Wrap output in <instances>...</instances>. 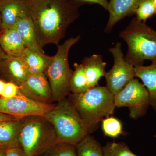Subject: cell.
I'll use <instances>...</instances> for the list:
<instances>
[{"mask_svg":"<svg viewBox=\"0 0 156 156\" xmlns=\"http://www.w3.org/2000/svg\"><path fill=\"white\" fill-rule=\"evenodd\" d=\"M40 47L59 45L83 5L75 0H26Z\"/></svg>","mask_w":156,"mask_h":156,"instance_id":"1","label":"cell"},{"mask_svg":"<svg viewBox=\"0 0 156 156\" xmlns=\"http://www.w3.org/2000/svg\"><path fill=\"white\" fill-rule=\"evenodd\" d=\"M92 132L104 118L113 114L114 95L106 86H97L80 94L70 93L67 97Z\"/></svg>","mask_w":156,"mask_h":156,"instance_id":"2","label":"cell"},{"mask_svg":"<svg viewBox=\"0 0 156 156\" xmlns=\"http://www.w3.org/2000/svg\"><path fill=\"white\" fill-rule=\"evenodd\" d=\"M119 36L128 46L124 56L127 62L134 67L143 65L146 60L156 64V31L145 22L134 17Z\"/></svg>","mask_w":156,"mask_h":156,"instance_id":"3","label":"cell"},{"mask_svg":"<svg viewBox=\"0 0 156 156\" xmlns=\"http://www.w3.org/2000/svg\"><path fill=\"white\" fill-rule=\"evenodd\" d=\"M20 147L27 156H38L58 142L56 130L45 116H29L21 119Z\"/></svg>","mask_w":156,"mask_h":156,"instance_id":"4","label":"cell"},{"mask_svg":"<svg viewBox=\"0 0 156 156\" xmlns=\"http://www.w3.org/2000/svg\"><path fill=\"white\" fill-rule=\"evenodd\" d=\"M45 117L55 128L58 142L76 146L91 133L67 98L56 103V106Z\"/></svg>","mask_w":156,"mask_h":156,"instance_id":"5","label":"cell"},{"mask_svg":"<svg viewBox=\"0 0 156 156\" xmlns=\"http://www.w3.org/2000/svg\"><path fill=\"white\" fill-rule=\"evenodd\" d=\"M80 39V35L72 37L58 45L57 52L52 56L45 72L55 103L65 99L71 93L70 80L73 70L69 63V54L72 47Z\"/></svg>","mask_w":156,"mask_h":156,"instance_id":"6","label":"cell"},{"mask_svg":"<svg viewBox=\"0 0 156 156\" xmlns=\"http://www.w3.org/2000/svg\"><path fill=\"white\" fill-rule=\"evenodd\" d=\"M114 102L116 108H128L130 118L134 120L145 115L150 105L146 88L135 78L114 95Z\"/></svg>","mask_w":156,"mask_h":156,"instance_id":"7","label":"cell"},{"mask_svg":"<svg viewBox=\"0 0 156 156\" xmlns=\"http://www.w3.org/2000/svg\"><path fill=\"white\" fill-rule=\"evenodd\" d=\"M109 52L113 57L114 64L104 77L107 87L115 95L136 77L135 67L125 60L122 44L120 42H117L114 47L110 48Z\"/></svg>","mask_w":156,"mask_h":156,"instance_id":"8","label":"cell"},{"mask_svg":"<svg viewBox=\"0 0 156 156\" xmlns=\"http://www.w3.org/2000/svg\"><path fill=\"white\" fill-rule=\"evenodd\" d=\"M56 105V103H39L26 97L11 98L0 97V112L12 116L18 119L29 116H45Z\"/></svg>","mask_w":156,"mask_h":156,"instance_id":"9","label":"cell"},{"mask_svg":"<svg viewBox=\"0 0 156 156\" xmlns=\"http://www.w3.org/2000/svg\"><path fill=\"white\" fill-rule=\"evenodd\" d=\"M19 87L23 95L30 100L39 103H54L50 83L45 73L30 74Z\"/></svg>","mask_w":156,"mask_h":156,"instance_id":"10","label":"cell"},{"mask_svg":"<svg viewBox=\"0 0 156 156\" xmlns=\"http://www.w3.org/2000/svg\"><path fill=\"white\" fill-rule=\"evenodd\" d=\"M30 75L21 57L8 56L0 65V79L19 86Z\"/></svg>","mask_w":156,"mask_h":156,"instance_id":"11","label":"cell"},{"mask_svg":"<svg viewBox=\"0 0 156 156\" xmlns=\"http://www.w3.org/2000/svg\"><path fill=\"white\" fill-rule=\"evenodd\" d=\"M141 0H110L107 11L109 16L104 29L105 33H110L117 23L135 14Z\"/></svg>","mask_w":156,"mask_h":156,"instance_id":"12","label":"cell"},{"mask_svg":"<svg viewBox=\"0 0 156 156\" xmlns=\"http://www.w3.org/2000/svg\"><path fill=\"white\" fill-rule=\"evenodd\" d=\"M2 28L14 27L20 18L29 16L26 1L0 0Z\"/></svg>","mask_w":156,"mask_h":156,"instance_id":"13","label":"cell"},{"mask_svg":"<svg viewBox=\"0 0 156 156\" xmlns=\"http://www.w3.org/2000/svg\"><path fill=\"white\" fill-rule=\"evenodd\" d=\"M0 46L9 56L21 57L26 48L25 43L15 27L3 29L0 32Z\"/></svg>","mask_w":156,"mask_h":156,"instance_id":"14","label":"cell"},{"mask_svg":"<svg viewBox=\"0 0 156 156\" xmlns=\"http://www.w3.org/2000/svg\"><path fill=\"white\" fill-rule=\"evenodd\" d=\"M21 124V119L0 122V150L7 151L20 147L19 136Z\"/></svg>","mask_w":156,"mask_h":156,"instance_id":"15","label":"cell"},{"mask_svg":"<svg viewBox=\"0 0 156 156\" xmlns=\"http://www.w3.org/2000/svg\"><path fill=\"white\" fill-rule=\"evenodd\" d=\"M81 64L85 70L90 87L98 86L99 80L105 76L106 72L105 69L107 63L103 61L102 55L94 54L85 57Z\"/></svg>","mask_w":156,"mask_h":156,"instance_id":"16","label":"cell"},{"mask_svg":"<svg viewBox=\"0 0 156 156\" xmlns=\"http://www.w3.org/2000/svg\"><path fill=\"white\" fill-rule=\"evenodd\" d=\"M136 77L142 81L148 93L150 105L156 112V64L135 67Z\"/></svg>","mask_w":156,"mask_h":156,"instance_id":"17","label":"cell"},{"mask_svg":"<svg viewBox=\"0 0 156 156\" xmlns=\"http://www.w3.org/2000/svg\"><path fill=\"white\" fill-rule=\"evenodd\" d=\"M14 27L22 37L26 48L33 51L44 53L39 45L33 23L29 16L20 18Z\"/></svg>","mask_w":156,"mask_h":156,"instance_id":"18","label":"cell"},{"mask_svg":"<svg viewBox=\"0 0 156 156\" xmlns=\"http://www.w3.org/2000/svg\"><path fill=\"white\" fill-rule=\"evenodd\" d=\"M30 74L45 73L52 56L26 48L21 56Z\"/></svg>","mask_w":156,"mask_h":156,"instance_id":"19","label":"cell"},{"mask_svg":"<svg viewBox=\"0 0 156 156\" xmlns=\"http://www.w3.org/2000/svg\"><path fill=\"white\" fill-rule=\"evenodd\" d=\"M74 70L73 71L70 80L71 93L80 94L91 88L82 64L74 63Z\"/></svg>","mask_w":156,"mask_h":156,"instance_id":"20","label":"cell"},{"mask_svg":"<svg viewBox=\"0 0 156 156\" xmlns=\"http://www.w3.org/2000/svg\"><path fill=\"white\" fill-rule=\"evenodd\" d=\"M76 149L77 156H104L101 144L90 134L78 143Z\"/></svg>","mask_w":156,"mask_h":156,"instance_id":"21","label":"cell"},{"mask_svg":"<svg viewBox=\"0 0 156 156\" xmlns=\"http://www.w3.org/2000/svg\"><path fill=\"white\" fill-rule=\"evenodd\" d=\"M102 149L104 156H139L134 153L123 142H107Z\"/></svg>","mask_w":156,"mask_h":156,"instance_id":"22","label":"cell"},{"mask_svg":"<svg viewBox=\"0 0 156 156\" xmlns=\"http://www.w3.org/2000/svg\"><path fill=\"white\" fill-rule=\"evenodd\" d=\"M134 15L140 21L145 23L156 15V6L154 0H141Z\"/></svg>","mask_w":156,"mask_h":156,"instance_id":"23","label":"cell"},{"mask_svg":"<svg viewBox=\"0 0 156 156\" xmlns=\"http://www.w3.org/2000/svg\"><path fill=\"white\" fill-rule=\"evenodd\" d=\"M102 128L105 135L117 137L123 134L122 125L119 120L113 117H108L102 120Z\"/></svg>","mask_w":156,"mask_h":156,"instance_id":"24","label":"cell"},{"mask_svg":"<svg viewBox=\"0 0 156 156\" xmlns=\"http://www.w3.org/2000/svg\"><path fill=\"white\" fill-rule=\"evenodd\" d=\"M38 156H77V155L76 145L58 142Z\"/></svg>","mask_w":156,"mask_h":156,"instance_id":"25","label":"cell"},{"mask_svg":"<svg viewBox=\"0 0 156 156\" xmlns=\"http://www.w3.org/2000/svg\"><path fill=\"white\" fill-rule=\"evenodd\" d=\"M26 97L20 91L19 86L10 82H6L5 89L1 98H11L15 97Z\"/></svg>","mask_w":156,"mask_h":156,"instance_id":"26","label":"cell"},{"mask_svg":"<svg viewBox=\"0 0 156 156\" xmlns=\"http://www.w3.org/2000/svg\"><path fill=\"white\" fill-rule=\"evenodd\" d=\"M75 1L81 3L83 5L85 4L98 5L101 6L106 11H107L108 8V0H75Z\"/></svg>","mask_w":156,"mask_h":156,"instance_id":"27","label":"cell"},{"mask_svg":"<svg viewBox=\"0 0 156 156\" xmlns=\"http://www.w3.org/2000/svg\"><path fill=\"white\" fill-rule=\"evenodd\" d=\"M6 156H27L20 147L9 149L6 151Z\"/></svg>","mask_w":156,"mask_h":156,"instance_id":"28","label":"cell"},{"mask_svg":"<svg viewBox=\"0 0 156 156\" xmlns=\"http://www.w3.org/2000/svg\"><path fill=\"white\" fill-rule=\"evenodd\" d=\"M15 119H17V118L12 116L10 115L0 112V122L7 121V120Z\"/></svg>","mask_w":156,"mask_h":156,"instance_id":"29","label":"cell"},{"mask_svg":"<svg viewBox=\"0 0 156 156\" xmlns=\"http://www.w3.org/2000/svg\"><path fill=\"white\" fill-rule=\"evenodd\" d=\"M8 57L7 54L5 53L0 46V65Z\"/></svg>","mask_w":156,"mask_h":156,"instance_id":"30","label":"cell"},{"mask_svg":"<svg viewBox=\"0 0 156 156\" xmlns=\"http://www.w3.org/2000/svg\"><path fill=\"white\" fill-rule=\"evenodd\" d=\"M5 81L0 79V96H1L2 94L4 89H5Z\"/></svg>","mask_w":156,"mask_h":156,"instance_id":"31","label":"cell"},{"mask_svg":"<svg viewBox=\"0 0 156 156\" xmlns=\"http://www.w3.org/2000/svg\"><path fill=\"white\" fill-rule=\"evenodd\" d=\"M6 151L0 150V156H6Z\"/></svg>","mask_w":156,"mask_h":156,"instance_id":"32","label":"cell"},{"mask_svg":"<svg viewBox=\"0 0 156 156\" xmlns=\"http://www.w3.org/2000/svg\"><path fill=\"white\" fill-rule=\"evenodd\" d=\"M2 18H1V14H0V32L2 30Z\"/></svg>","mask_w":156,"mask_h":156,"instance_id":"33","label":"cell"},{"mask_svg":"<svg viewBox=\"0 0 156 156\" xmlns=\"http://www.w3.org/2000/svg\"><path fill=\"white\" fill-rule=\"evenodd\" d=\"M154 1L155 4V5L156 6V0H154Z\"/></svg>","mask_w":156,"mask_h":156,"instance_id":"34","label":"cell"},{"mask_svg":"<svg viewBox=\"0 0 156 156\" xmlns=\"http://www.w3.org/2000/svg\"><path fill=\"white\" fill-rule=\"evenodd\" d=\"M23 1H26V0H23Z\"/></svg>","mask_w":156,"mask_h":156,"instance_id":"35","label":"cell"}]
</instances>
